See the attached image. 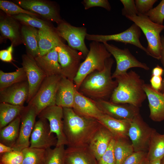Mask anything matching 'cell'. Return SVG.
Wrapping results in <instances>:
<instances>
[{"instance_id":"obj_1","label":"cell","mask_w":164,"mask_h":164,"mask_svg":"<svg viewBox=\"0 0 164 164\" xmlns=\"http://www.w3.org/2000/svg\"><path fill=\"white\" fill-rule=\"evenodd\" d=\"M63 109V131L68 147L88 146L101 124L96 119L78 114L72 108Z\"/></svg>"},{"instance_id":"obj_2","label":"cell","mask_w":164,"mask_h":164,"mask_svg":"<svg viewBox=\"0 0 164 164\" xmlns=\"http://www.w3.org/2000/svg\"><path fill=\"white\" fill-rule=\"evenodd\" d=\"M114 63V60L111 57L108 59L103 70L89 74L83 80L78 91L94 101L107 100L118 85L116 80L112 77L111 70Z\"/></svg>"},{"instance_id":"obj_3","label":"cell","mask_w":164,"mask_h":164,"mask_svg":"<svg viewBox=\"0 0 164 164\" xmlns=\"http://www.w3.org/2000/svg\"><path fill=\"white\" fill-rule=\"evenodd\" d=\"M118 85L110 98L116 104H128L139 108L147 98L143 87L144 81L132 70L115 78Z\"/></svg>"},{"instance_id":"obj_4","label":"cell","mask_w":164,"mask_h":164,"mask_svg":"<svg viewBox=\"0 0 164 164\" xmlns=\"http://www.w3.org/2000/svg\"><path fill=\"white\" fill-rule=\"evenodd\" d=\"M89 47L88 53L81 63L73 80L77 91L89 74L95 71L103 70L106 60L111 56L103 43L93 41L90 43Z\"/></svg>"},{"instance_id":"obj_5","label":"cell","mask_w":164,"mask_h":164,"mask_svg":"<svg viewBox=\"0 0 164 164\" xmlns=\"http://www.w3.org/2000/svg\"><path fill=\"white\" fill-rule=\"evenodd\" d=\"M126 18L133 22L143 32L147 41L146 49L149 56L160 60L162 49L160 34L164 29V26L154 22L145 14Z\"/></svg>"},{"instance_id":"obj_6","label":"cell","mask_w":164,"mask_h":164,"mask_svg":"<svg viewBox=\"0 0 164 164\" xmlns=\"http://www.w3.org/2000/svg\"><path fill=\"white\" fill-rule=\"evenodd\" d=\"M61 75L47 76L36 93L28 103L33 105L38 114L46 108L56 105V92Z\"/></svg>"},{"instance_id":"obj_7","label":"cell","mask_w":164,"mask_h":164,"mask_svg":"<svg viewBox=\"0 0 164 164\" xmlns=\"http://www.w3.org/2000/svg\"><path fill=\"white\" fill-rule=\"evenodd\" d=\"M55 30L60 38L67 42L69 46L80 52L85 59L89 52L85 42L87 34L86 27L74 26L62 20L57 24Z\"/></svg>"},{"instance_id":"obj_8","label":"cell","mask_w":164,"mask_h":164,"mask_svg":"<svg viewBox=\"0 0 164 164\" xmlns=\"http://www.w3.org/2000/svg\"><path fill=\"white\" fill-rule=\"evenodd\" d=\"M153 129L143 120L140 114L130 121L128 136L134 152H147Z\"/></svg>"},{"instance_id":"obj_9","label":"cell","mask_w":164,"mask_h":164,"mask_svg":"<svg viewBox=\"0 0 164 164\" xmlns=\"http://www.w3.org/2000/svg\"><path fill=\"white\" fill-rule=\"evenodd\" d=\"M56 48L62 76L73 81L81 63V60L84 57L80 52L64 43Z\"/></svg>"},{"instance_id":"obj_10","label":"cell","mask_w":164,"mask_h":164,"mask_svg":"<svg viewBox=\"0 0 164 164\" xmlns=\"http://www.w3.org/2000/svg\"><path fill=\"white\" fill-rule=\"evenodd\" d=\"M103 43L116 60V67L112 75V78L126 73L128 70L132 68L138 67L145 70H149L147 64L138 60L128 48L121 49L107 42Z\"/></svg>"},{"instance_id":"obj_11","label":"cell","mask_w":164,"mask_h":164,"mask_svg":"<svg viewBox=\"0 0 164 164\" xmlns=\"http://www.w3.org/2000/svg\"><path fill=\"white\" fill-rule=\"evenodd\" d=\"M139 27L134 23L125 31L118 33L103 35L87 34L86 39L88 40L96 41L102 43L110 41H114L125 44H130L139 48L149 56L147 49L141 43L139 38L141 30Z\"/></svg>"},{"instance_id":"obj_12","label":"cell","mask_w":164,"mask_h":164,"mask_svg":"<svg viewBox=\"0 0 164 164\" xmlns=\"http://www.w3.org/2000/svg\"><path fill=\"white\" fill-rule=\"evenodd\" d=\"M37 116L35 107L28 104L20 115V124L18 138L12 148L13 150L22 151L30 146V138Z\"/></svg>"},{"instance_id":"obj_13","label":"cell","mask_w":164,"mask_h":164,"mask_svg":"<svg viewBox=\"0 0 164 164\" xmlns=\"http://www.w3.org/2000/svg\"><path fill=\"white\" fill-rule=\"evenodd\" d=\"M48 121L51 134H55L57 139L56 146L67 145L68 143L63 131V108L54 105L43 110L37 116Z\"/></svg>"},{"instance_id":"obj_14","label":"cell","mask_w":164,"mask_h":164,"mask_svg":"<svg viewBox=\"0 0 164 164\" xmlns=\"http://www.w3.org/2000/svg\"><path fill=\"white\" fill-rule=\"evenodd\" d=\"M22 67L26 73L29 86L28 104L36 93L46 75L37 64L34 57L29 54L22 56Z\"/></svg>"},{"instance_id":"obj_15","label":"cell","mask_w":164,"mask_h":164,"mask_svg":"<svg viewBox=\"0 0 164 164\" xmlns=\"http://www.w3.org/2000/svg\"><path fill=\"white\" fill-rule=\"evenodd\" d=\"M57 139L54 134H51L48 121L39 118L36 121L31 134L29 147L46 150L56 146Z\"/></svg>"},{"instance_id":"obj_16","label":"cell","mask_w":164,"mask_h":164,"mask_svg":"<svg viewBox=\"0 0 164 164\" xmlns=\"http://www.w3.org/2000/svg\"><path fill=\"white\" fill-rule=\"evenodd\" d=\"M13 1L24 9L34 12L57 24L63 20L56 6L50 2L41 0H15Z\"/></svg>"},{"instance_id":"obj_17","label":"cell","mask_w":164,"mask_h":164,"mask_svg":"<svg viewBox=\"0 0 164 164\" xmlns=\"http://www.w3.org/2000/svg\"><path fill=\"white\" fill-rule=\"evenodd\" d=\"M102 112L116 119L131 121L139 114V108L128 104H118L106 100L94 101Z\"/></svg>"},{"instance_id":"obj_18","label":"cell","mask_w":164,"mask_h":164,"mask_svg":"<svg viewBox=\"0 0 164 164\" xmlns=\"http://www.w3.org/2000/svg\"><path fill=\"white\" fill-rule=\"evenodd\" d=\"M27 80L13 84L0 91V102L23 106L29 96Z\"/></svg>"},{"instance_id":"obj_19","label":"cell","mask_w":164,"mask_h":164,"mask_svg":"<svg viewBox=\"0 0 164 164\" xmlns=\"http://www.w3.org/2000/svg\"><path fill=\"white\" fill-rule=\"evenodd\" d=\"M149 102V117L155 122L164 120V94L153 89L150 85L145 84L143 87Z\"/></svg>"},{"instance_id":"obj_20","label":"cell","mask_w":164,"mask_h":164,"mask_svg":"<svg viewBox=\"0 0 164 164\" xmlns=\"http://www.w3.org/2000/svg\"><path fill=\"white\" fill-rule=\"evenodd\" d=\"M77 90L73 81L62 76L56 92V105L63 108H73Z\"/></svg>"},{"instance_id":"obj_21","label":"cell","mask_w":164,"mask_h":164,"mask_svg":"<svg viewBox=\"0 0 164 164\" xmlns=\"http://www.w3.org/2000/svg\"><path fill=\"white\" fill-rule=\"evenodd\" d=\"M73 109L78 114L97 119L103 114L94 101L83 95L77 90Z\"/></svg>"},{"instance_id":"obj_22","label":"cell","mask_w":164,"mask_h":164,"mask_svg":"<svg viewBox=\"0 0 164 164\" xmlns=\"http://www.w3.org/2000/svg\"><path fill=\"white\" fill-rule=\"evenodd\" d=\"M18 21L11 16H0V31L2 37L9 39L13 46L23 43Z\"/></svg>"},{"instance_id":"obj_23","label":"cell","mask_w":164,"mask_h":164,"mask_svg":"<svg viewBox=\"0 0 164 164\" xmlns=\"http://www.w3.org/2000/svg\"><path fill=\"white\" fill-rule=\"evenodd\" d=\"M114 138L111 132L101 125L88 145L97 161L106 151Z\"/></svg>"},{"instance_id":"obj_24","label":"cell","mask_w":164,"mask_h":164,"mask_svg":"<svg viewBox=\"0 0 164 164\" xmlns=\"http://www.w3.org/2000/svg\"><path fill=\"white\" fill-rule=\"evenodd\" d=\"M64 164H97L88 146L68 147L65 149Z\"/></svg>"},{"instance_id":"obj_25","label":"cell","mask_w":164,"mask_h":164,"mask_svg":"<svg viewBox=\"0 0 164 164\" xmlns=\"http://www.w3.org/2000/svg\"><path fill=\"white\" fill-rule=\"evenodd\" d=\"M97 120L112 134L114 139H128L131 121L116 119L103 113Z\"/></svg>"},{"instance_id":"obj_26","label":"cell","mask_w":164,"mask_h":164,"mask_svg":"<svg viewBox=\"0 0 164 164\" xmlns=\"http://www.w3.org/2000/svg\"><path fill=\"white\" fill-rule=\"evenodd\" d=\"M56 47L44 55L34 58L38 65L47 76H62Z\"/></svg>"},{"instance_id":"obj_27","label":"cell","mask_w":164,"mask_h":164,"mask_svg":"<svg viewBox=\"0 0 164 164\" xmlns=\"http://www.w3.org/2000/svg\"><path fill=\"white\" fill-rule=\"evenodd\" d=\"M21 28L22 41L26 46L27 53L34 58L39 56L38 29L24 24Z\"/></svg>"},{"instance_id":"obj_28","label":"cell","mask_w":164,"mask_h":164,"mask_svg":"<svg viewBox=\"0 0 164 164\" xmlns=\"http://www.w3.org/2000/svg\"><path fill=\"white\" fill-rule=\"evenodd\" d=\"M39 55H44L54 48L64 43L55 29L45 31L38 29Z\"/></svg>"},{"instance_id":"obj_29","label":"cell","mask_w":164,"mask_h":164,"mask_svg":"<svg viewBox=\"0 0 164 164\" xmlns=\"http://www.w3.org/2000/svg\"><path fill=\"white\" fill-rule=\"evenodd\" d=\"M164 157V134H160L153 128L146 159L148 161L161 160Z\"/></svg>"},{"instance_id":"obj_30","label":"cell","mask_w":164,"mask_h":164,"mask_svg":"<svg viewBox=\"0 0 164 164\" xmlns=\"http://www.w3.org/2000/svg\"><path fill=\"white\" fill-rule=\"evenodd\" d=\"M20 124V116L0 129V143L12 148L18 138Z\"/></svg>"},{"instance_id":"obj_31","label":"cell","mask_w":164,"mask_h":164,"mask_svg":"<svg viewBox=\"0 0 164 164\" xmlns=\"http://www.w3.org/2000/svg\"><path fill=\"white\" fill-rule=\"evenodd\" d=\"M25 106L9 104H0V129L11 122L20 115Z\"/></svg>"},{"instance_id":"obj_32","label":"cell","mask_w":164,"mask_h":164,"mask_svg":"<svg viewBox=\"0 0 164 164\" xmlns=\"http://www.w3.org/2000/svg\"><path fill=\"white\" fill-rule=\"evenodd\" d=\"M27 80L26 72L22 67L14 72L6 73L0 70V91L15 84Z\"/></svg>"},{"instance_id":"obj_33","label":"cell","mask_w":164,"mask_h":164,"mask_svg":"<svg viewBox=\"0 0 164 164\" xmlns=\"http://www.w3.org/2000/svg\"><path fill=\"white\" fill-rule=\"evenodd\" d=\"M114 153L116 164H121L124 160L134 152L132 143L128 139H115Z\"/></svg>"},{"instance_id":"obj_34","label":"cell","mask_w":164,"mask_h":164,"mask_svg":"<svg viewBox=\"0 0 164 164\" xmlns=\"http://www.w3.org/2000/svg\"><path fill=\"white\" fill-rule=\"evenodd\" d=\"M12 17L22 23L38 29L45 31H52L54 27L46 21L39 19L36 16L26 14H20L11 16Z\"/></svg>"},{"instance_id":"obj_35","label":"cell","mask_w":164,"mask_h":164,"mask_svg":"<svg viewBox=\"0 0 164 164\" xmlns=\"http://www.w3.org/2000/svg\"><path fill=\"white\" fill-rule=\"evenodd\" d=\"M65 149L62 145L46 149L43 164H64Z\"/></svg>"},{"instance_id":"obj_36","label":"cell","mask_w":164,"mask_h":164,"mask_svg":"<svg viewBox=\"0 0 164 164\" xmlns=\"http://www.w3.org/2000/svg\"><path fill=\"white\" fill-rule=\"evenodd\" d=\"M45 150L29 147L24 149L22 164H43Z\"/></svg>"},{"instance_id":"obj_37","label":"cell","mask_w":164,"mask_h":164,"mask_svg":"<svg viewBox=\"0 0 164 164\" xmlns=\"http://www.w3.org/2000/svg\"><path fill=\"white\" fill-rule=\"evenodd\" d=\"M0 9L8 15L26 14L35 16H39L34 12L24 9L13 2L7 0H0Z\"/></svg>"},{"instance_id":"obj_38","label":"cell","mask_w":164,"mask_h":164,"mask_svg":"<svg viewBox=\"0 0 164 164\" xmlns=\"http://www.w3.org/2000/svg\"><path fill=\"white\" fill-rule=\"evenodd\" d=\"M0 155V164L22 163L23 155L22 151L13 150Z\"/></svg>"},{"instance_id":"obj_39","label":"cell","mask_w":164,"mask_h":164,"mask_svg":"<svg viewBox=\"0 0 164 164\" xmlns=\"http://www.w3.org/2000/svg\"><path fill=\"white\" fill-rule=\"evenodd\" d=\"M145 15L154 22L163 25L164 20V0H162L155 7L152 8Z\"/></svg>"},{"instance_id":"obj_40","label":"cell","mask_w":164,"mask_h":164,"mask_svg":"<svg viewBox=\"0 0 164 164\" xmlns=\"http://www.w3.org/2000/svg\"><path fill=\"white\" fill-rule=\"evenodd\" d=\"M114 138L111 140L106 151L97 161V164H116L114 153Z\"/></svg>"},{"instance_id":"obj_41","label":"cell","mask_w":164,"mask_h":164,"mask_svg":"<svg viewBox=\"0 0 164 164\" xmlns=\"http://www.w3.org/2000/svg\"><path fill=\"white\" fill-rule=\"evenodd\" d=\"M123 8L122 9V14L126 17L137 15V10L135 1L134 0H120Z\"/></svg>"},{"instance_id":"obj_42","label":"cell","mask_w":164,"mask_h":164,"mask_svg":"<svg viewBox=\"0 0 164 164\" xmlns=\"http://www.w3.org/2000/svg\"><path fill=\"white\" fill-rule=\"evenodd\" d=\"M157 0H135V3L138 15L145 14L152 9Z\"/></svg>"},{"instance_id":"obj_43","label":"cell","mask_w":164,"mask_h":164,"mask_svg":"<svg viewBox=\"0 0 164 164\" xmlns=\"http://www.w3.org/2000/svg\"><path fill=\"white\" fill-rule=\"evenodd\" d=\"M147 152H134L126 158L121 164H141L146 159Z\"/></svg>"},{"instance_id":"obj_44","label":"cell","mask_w":164,"mask_h":164,"mask_svg":"<svg viewBox=\"0 0 164 164\" xmlns=\"http://www.w3.org/2000/svg\"><path fill=\"white\" fill-rule=\"evenodd\" d=\"M82 3L85 10L96 7L104 8L109 11L111 9V6L108 0H84Z\"/></svg>"},{"instance_id":"obj_45","label":"cell","mask_w":164,"mask_h":164,"mask_svg":"<svg viewBox=\"0 0 164 164\" xmlns=\"http://www.w3.org/2000/svg\"><path fill=\"white\" fill-rule=\"evenodd\" d=\"M13 45H11L6 49L0 51V59L4 62L10 63L13 60L12 53L13 51Z\"/></svg>"},{"instance_id":"obj_46","label":"cell","mask_w":164,"mask_h":164,"mask_svg":"<svg viewBox=\"0 0 164 164\" xmlns=\"http://www.w3.org/2000/svg\"><path fill=\"white\" fill-rule=\"evenodd\" d=\"M162 80L161 76H152L150 80L151 87L156 91H160L161 90Z\"/></svg>"},{"instance_id":"obj_47","label":"cell","mask_w":164,"mask_h":164,"mask_svg":"<svg viewBox=\"0 0 164 164\" xmlns=\"http://www.w3.org/2000/svg\"><path fill=\"white\" fill-rule=\"evenodd\" d=\"M161 42L162 44V49L161 53L160 60L164 69V36H161ZM161 91L163 93L164 92V77L162 80V87Z\"/></svg>"},{"instance_id":"obj_48","label":"cell","mask_w":164,"mask_h":164,"mask_svg":"<svg viewBox=\"0 0 164 164\" xmlns=\"http://www.w3.org/2000/svg\"><path fill=\"white\" fill-rule=\"evenodd\" d=\"M163 71V70L162 68L159 65H157L152 70V76H161Z\"/></svg>"},{"instance_id":"obj_49","label":"cell","mask_w":164,"mask_h":164,"mask_svg":"<svg viewBox=\"0 0 164 164\" xmlns=\"http://www.w3.org/2000/svg\"><path fill=\"white\" fill-rule=\"evenodd\" d=\"M12 151H13V149L12 147L0 143V154L10 152Z\"/></svg>"},{"instance_id":"obj_50","label":"cell","mask_w":164,"mask_h":164,"mask_svg":"<svg viewBox=\"0 0 164 164\" xmlns=\"http://www.w3.org/2000/svg\"><path fill=\"white\" fill-rule=\"evenodd\" d=\"M160 160L148 161L147 164H160Z\"/></svg>"},{"instance_id":"obj_51","label":"cell","mask_w":164,"mask_h":164,"mask_svg":"<svg viewBox=\"0 0 164 164\" xmlns=\"http://www.w3.org/2000/svg\"><path fill=\"white\" fill-rule=\"evenodd\" d=\"M148 161L146 159L142 162V163L141 164H147Z\"/></svg>"},{"instance_id":"obj_52","label":"cell","mask_w":164,"mask_h":164,"mask_svg":"<svg viewBox=\"0 0 164 164\" xmlns=\"http://www.w3.org/2000/svg\"><path fill=\"white\" fill-rule=\"evenodd\" d=\"M160 164H164V157L161 160Z\"/></svg>"},{"instance_id":"obj_53","label":"cell","mask_w":164,"mask_h":164,"mask_svg":"<svg viewBox=\"0 0 164 164\" xmlns=\"http://www.w3.org/2000/svg\"><path fill=\"white\" fill-rule=\"evenodd\" d=\"M163 94H164V92L163 93Z\"/></svg>"}]
</instances>
